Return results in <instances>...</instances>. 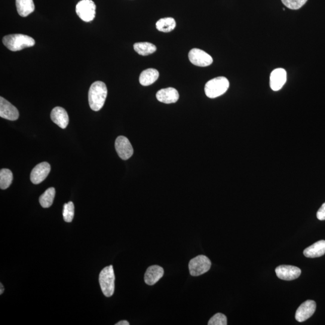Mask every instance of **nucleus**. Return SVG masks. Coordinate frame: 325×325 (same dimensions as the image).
Instances as JSON below:
<instances>
[{
  "mask_svg": "<svg viewBox=\"0 0 325 325\" xmlns=\"http://www.w3.org/2000/svg\"><path fill=\"white\" fill-rule=\"evenodd\" d=\"M176 20L173 18H161L156 23V28L159 31L168 33L173 31L176 28Z\"/></svg>",
  "mask_w": 325,
  "mask_h": 325,
  "instance_id": "nucleus-21",
  "label": "nucleus"
},
{
  "mask_svg": "<svg viewBox=\"0 0 325 325\" xmlns=\"http://www.w3.org/2000/svg\"><path fill=\"white\" fill-rule=\"evenodd\" d=\"M130 323L127 320H122L119 321L118 323H116L115 325H129Z\"/></svg>",
  "mask_w": 325,
  "mask_h": 325,
  "instance_id": "nucleus-28",
  "label": "nucleus"
},
{
  "mask_svg": "<svg viewBox=\"0 0 325 325\" xmlns=\"http://www.w3.org/2000/svg\"><path fill=\"white\" fill-rule=\"evenodd\" d=\"M164 269L157 265L149 266L145 272L144 280L145 283L149 286L155 284L164 277Z\"/></svg>",
  "mask_w": 325,
  "mask_h": 325,
  "instance_id": "nucleus-14",
  "label": "nucleus"
},
{
  "mask_svg": "<svg viewBox=\"0 0 325 325\" xmlns=\"http://www.w3.org/2000/svg\"><path fill=\"white\" fill-rule=\"evenodd\" d=\"M18 14L22 17L29 16L35 9L33 0H16Z\"/></svg>",
  "mask_w": 325,
  "mask_h": 325,
  "instance_id": "nucleus-19",
  "label": "nucleus"
},
{
  "mask_svg": "<svg viewBox=\"0 0 325 325\" xmlns=\"http://www.w3.org/2000/svg\"><path fill=\"white\" fill-rule=\"evenodd\" d=\"M51 118L54 123L62 129H65L69 124L68 115L62 107H56L52 110Z\"/></svg>",
  "mask_w": 325,
  "mask_h": 325,
  "instance_id": "nucleus-15",
  "label": "nucleus"
},
{
  "mask_svg": "<svg viewBox=\"0 0 325 325\" xmlns=\"http://www.w3.org/2000/svg\"><path fill=\"white\" fill-rule=\"evenodd\" d=\"M115 276L113 266L106 267L100 272L99 282L104 296L111 297L115 292Z\"/></svg>",
  "mask_w": 325,
  "mask_h": 325,
  "instance_id": "nucleus-4",
  "label": "nucleus"
},
{
  "mask_svg": "<svg viewBox=\"0 0 325 325\" xmlns=\"http://www.w3.org/2000/svg\"><path fill=\"white\" fill-rule=\"evenodd\" d=\"M13 181V174L8 169L0 171V188L5 190L9 188Z\"/></svg>",
  "mask_w": 325,
  "mask_h": 325,
  "instance_id": "nucleus-23",
  "label": "nucleus"
},
{
  "mask_svg": "<svg viewBox=\"0 0 325 325\" xmlns=\"http://www.w3.org/2000/svg\"><path fill=\"white\" fill-rule=\"evenodd\" d=\"M63 216L64 220L66 222H71L74 216V205L70 201L64 205Z\"/></svg>",
  "mask_w": 325,
  "mask_h": 325,
  "instance_id": "nucleus-24",
  "label": "nucleus"
},
{
  "mask_svg": "<svg viewBox=\"0 0 325 325\" xmlns=\"http://www.w3.org/2000/svg\"><path fill=\"white\" fill-rule=\"evenodd\" d=\"M159 76V72L157 69L149 68L144 70L140 73L139 76V82L141 85L144 87L152 85L157 80Z\"/></svg>",
  "mask_w": 325,
  "mask_h": 325,
  "instance_id": "nucleus-18",
  "label": "nucleus"
},
{
  "mask_svg": "<svg viewBox=\"0 0 325 325\" xmlns=\"http://www.w3.org/2000/svg\"><path fill=\"white\" fill-rule=\"evenodd\" d=\"M307 1L308 0H281L284 5L292 10H297L301 8Z\"/></svg>",
  "mask_w": 325,
  "mask_h": 325,
  "instance_id": "nucleus-25",
  "label": "nucleus"
},
{
  "mask_svg": "<svg viewBox=\"0 0 325 325\" xmlns=\"http://www.w3.org/2000/svg\"><path fill=\"white\" fill-rule=\"evenodd\" d=\"M135 51L141 56H148L149 54L155 53L157 47L154 44L149 42H137L134 45Z\"/></svg>",
  "mask_w": 325,
  "mask_h": 325,
  "instance_id": "nucleus-20",
  "label": "nucleus"
},
{
  "mask_svg": "<svg viewBox=\"0 0 325 325\" xmlns=\"http://www.w3.org/2000/svg\"><path fill=\"white\" fill-rule=\"evenodd\" d=\"M107 96V88L104 83L94 82L89 91V104L94 111H99L105 103Z\"/></svg>",
  "mask_w": 325,
  "mask_h": 325,
  "instance_id": "nucleus-1",
  "label": "nucleus"
},
{
  "mask_svg": "<svg viewBox=\"0 0 325 325\" xmlns=\"http://www.w3.org/2000/svg\"><path fill=\"white\" fill-rule=\"evenodd\" d=\"M3 43L9 50L18 51L33 47L35 44V41L32 37L27 35L14 34L5 36L3 39Z\"/></svg>",
  "mask_w": 325,
  "mask_h": 325,
  "instance_id": "nucleus-2",
  "label": "nucleus"
},
{
  "mask_svg": "<svg viewBox=\"0 0 325 325\" xmlns=\"http://www.w3.org/2000/svg\"><path fill=\"white\" fill-rule=\"evenodd\" d=\"M229 82L224 76H218L208 81L205 86V93L210 98L222 96L228 90Z\"/></svg>",
  "mask_w": 325,
  "mask_h": 325,
  "instance_id": "nucleus-3",
  "label": "nucleus"
},
{
  "mask_svg": "<svg viewBox=\"0 0 325 325\" xmlns=\"http://www.w3.org/2000/svg\"><path fill=\"white\" fill-rule=\"evenodd\" d=\"M287 81V72L283 68H277L271 73L270 76V87L274 91L281 90Z\"/></svg>",
  "mask_w": 325,
  "mask_h": 325,
  "instance_id": "nucleus-13",
  "label": "nucleus"
},
{
  "mask_svg": "<svg viewBox=\"0 0 325 325\" xmlns=\"http://www.w3.org/2000/svg\"><path fill=\"white\" fill-rule=\"evenodd\" d=\"M324 254L325 240H323L315 242L303 251V254L306 257L312 259L323 256Z\"/></svg>",
  "mask_w": 325,
  "mask_h": 325,
  "instance_id": "nucleus-17",
  "label": "nucleus"
},
{
  "mask_svg": "<svg viewBox=\"0 0 325 325\" xmlns=\"http://www.w3.org/2000/svg\"><path fill=\"white\" fill-rule=\"evenodd\" d=\"M96 5L93 0H82L76 6V13L85 22L94 20L96 14Z\"/></svg>",
  "mask_w": 325,
  "mask_h": 325,
  "instance_id": "nucleus-6",
  "label": "nucleus"
},
{
  "mask_svg": "<svg viewBox=\"0 0 325 325\" xmlns=\"http://www.w3.org/2000/svg\"><path fill=\"white\" fill-rule=\"evenodd\" d=\"M50 171L51 167L48 162H41L33 168L30 174V180L35 185H38L46 179Z\"/></svg>",
  "mask_w": 325,
  "mask_h": 325,
  "instance_id": "nucleus-11",
  "label": "nucleus"
},
{
  "mask_svg": "<svg viewBox=\"0 0 325 325\" xmlns=\"http://www.w3.org/2000/svg\"><path fill=\"white\" fill-rule=\"evenodd\" d=\"M0 286H1V292H0V294H2L3 292H4L5 289L2 283L1 285H0Z\"/></svg>",
  "mask_w": 325,
  "mask_h": 325,
  "instance_id": "nucleus-29",
  "label": "nucleus"
},
{
  "mask_svg": "<svg viewBox=\"0 0 325 325\" xmlns=\"http://www.w3.org/2000/svg\"><path fill=\"white\" fill-rule=\"evenodd\" d=\"M208 325H226L227 318L222 313H217L211 317L208 323Z\"/></svg>",
  "mask_w": 325,
  "mask_h": 325,
  "instance_id": "nucleus-26",
  "label": "nucleus"
},
{
  "mask_svg": "<svg viewBox=\"0 0 325 325\" xmlns=\"http://www.w3.org/2000/svg\"><path fill=\"white\" fill-rule=\"evenodd\" d=\"M156 98L162 103L173 104L179 100V92L173 88L162 89L157 92Z\"/></svg>",
  "mask_w": 325,
  "mask_h": 325,
  "instance_id": "nucleus-16",
  "label": "nucleus"
},
{
  "mask_svg": "<svg viewBox=\"0 0 325 325\" xmlns=\"http://www.w3.org/2000/svg\"><path fill=\"white\" fill-rule=\"evenodd\" d=\"M115 149L122 160L129 159L133 154V148L129 140L124 136H119L115 141Z\"/></svg>",
  "mask_w": 325,
  "mask_h": 325,
  "instance_id": "nucleus-9",
  "label": "nucleus"
},
{
  "mask_svg": "<svg viewBox=\"0 0 325 325\" xmlns=\"http://www.w3.org/2000/svg\"><path fill=\"white\" fill-rule=\"evenodd\" d=\"M317 217L318 220H325V202L317 211Z\"/></svg>",
  "mask_w": 325,
  "mask_h": 325,
  "instance_id": "nucleus-27",
  "label": "nucleus"
},
{
  "mask_svg": "<svg viewBox=\"0 0 325 325\" xmlns=\"http://www.w3.org/2000/svg\"><path fill=\"white\" fill-rule=\"evenodd\" d=\"M316 309V303L314 300H308L302 303L296 312V320L299 322H303L314 314Z\"/></svg>",
  "mask_w": 325,
  "mask_h": 325,
  "instance_id": "nucleus-8",
  "label": "nucleus"
},
{
  "mask_svg": "<svg viewBox=\"0 0 325 325\" xmlns=\"http://www.w3.org/2000/svg\"><path fill=\"white\" fill-rule=\"evenodd\" d=\"M190 62L194 65L205 67L210 66L213 62V58L200 49L194 48L190 51L189 53Z\"/></svg>",
  "mask_w": 325,
  "mask_h": 325,
  "instance_id": "nucleus-7",
  "label": "nucleus"
},
{
  "mask_svg": "<svg viewBox=\"0 0 325 325\" xmlns=\"http://www.w3.org/2000/svg\"><path fill=\"white\" fill-rule=\"evenodd\" d=\"M275 272L277 277L281 280L292 281L300 277L301 270L296 266L281 265L276 268Z\"/></svg>",
  "mask_w": 325,
  "mask_h": 325,
  "instance_id": "nucleus-10",
  "label": "nucleus"
},
{
  "mask_svg": "<svg viewBox=\"0 0 325 325\" xmlns=\"http://www.w3.org/2000/svg\"><path fill=\"white\" fill-rule=\"evenodd\" d=\"M56 195V191L54 188H49L39 198L40 204L43 208H49L53 203Z\"/></svg>",
  "mask_w": 325,
  "mask_h": 325,
  "instance_id": "nucleus-22",
  "label": "nucleus"
},
{
  "mask_svg": "<svg viewBox=\"0 0 325 325\" xmlns=\"http://www.w3.org/2000/svg\"><path fill=\"white\" fill-rule=\"evenodd\" d=\"M211 263L207 257L198 256L190 261L189 268L190 274L193 277H198L205 274L211 268Z\"/></svg>",
  "mask_w": 325,
  "mask_h": 325,
  "instance_id": "nucleus-5",
  "label": "nucleus"
},
{
  "mask_svg": "<svg viewBox=\"0 0 325 325\" xmlns=\"http://www.w3.org/2000/svg\"><path fill=\"white\" fill-rule=\"evenodd\" d=\"M0 116L9 121H16L19 118L16 107L2 97H0Z\"/></svg>",
  "mask_w": 325,
  "mask_h": 325,
  "instance_id": "nucleus-12",
  "label": "nucleus"
}]
</instances>
